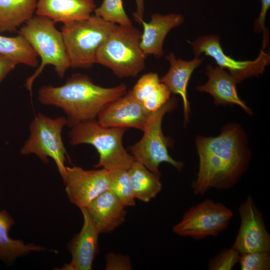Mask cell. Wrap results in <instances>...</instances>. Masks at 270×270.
I'll return each mask as SVG.
<instances>
[{"instance_id": "cell-8", "label": "cell", "mask_w": 270, "mask_h": 270, "mask_svg": "<svg viewBox=\"0 0 270 270\" xmlns=\"http://www.w3.org/2000/svg\"><path fill=\"white\" fill-rule=\"evenodd\" d=\"M66 124V117L52 118L38 113L30 124L29 138L20 150L22 155H36L46 164L48 162V158H51L62 179L66 174L67 152L62 132Z\"/></svg>"}, {"instance_id": "cell-28", "label": "cell", "mask_w": 270, "mask_h": 270, "mask_svg": "<svg viewBox=\"0 0 270 270\" xmlns=\"http://www.w3.org/2000/svg\"><path fill=\"white\" fill-rule=\"evenodd\" d=\"M160 82V79L156 74H146L140 78L131 92L134 96L142 102Z\"/></svg>"}, {"instance_id": "cell-14", "label": "cell", "mask_w": 270, "mask_h": 270, "mask_svg": "<svg viewBox=\"0 0 270 270\" xmlns=\"http://www.w3.org/2000/svg\"><path fill=\"white\" fill-rule=\"evenodd\" d=\"M84 224L80 232L74 236L68 245L72 260L64 264L61 270H90L98 252L100 234L92 220L86 208L80 209Z\"/></svg>"}, {"instance_id": "cell-31", "label": "cell", "mask_w": 270, "mask_h": 270, "mask_svg": "<svg viewBox=\"0 0 270 270\" xmlns=\"http://www.w3.org/2000/svg\"><path fill=\"white\" fill-rule=\"evenodd\" d=\"M18 64L10 58L0 54V84Z\"/></svg>"}, {"instance_id": "cell-5", "label": "cell", "mask_w": 270, "mask_h": 270, "mask_svg": "<svg viewBox=\"0 0 270 270\" xmlns=\"http://www.w3.org/2000/svg\"><path fill=\"white\" fill-rule=\"evenodd\" d=\"M126 128L104 126L96 119L84 121L71 128L70 144L74 146L83 144L94 146L99 154L96 168L102 167L108 172L128 170L135 159L122 144Z\"/></svg>"}, {"instance_id": "cell-33", "label": "cell", "mask_w": 270, "mask_h": 270, "mask_svg": "<svg viewBox=\"0 0 270 270\" xmlns=\"http://www.w3.org/2000/svg\"><path fill=\"white\" fill-rule=\"evenodd\" d=\"M136 12L133 14L134 20L140 24V20H143L144 5V0H135Z\"/></svg>"}, {"instance_id": "cell-1", "label": "cell", "mask_w": 270, "mask_h": 270, "mask_svg": "<svg viewBox=\"0 0 270 270\" xmlns=\"http://www.w3.org/2000/svg\"><path fill=\"white\" fill-rule=\"evenodd\" d=\"M198 170L192 184L193 193L203 195L212 188L228 189L248 168L251 152L246 135L238 124L224 126L214 137L197 136Z\"/></svg>"}, {"instance_id": "cell-9", "label": "cell", "mask_w": 270, "mask_h": 270, "mask_svg": "<svg viewBox=\"0 0 270 270\" xmlns=\"http://www.w3.org/2000/svg\"><path fill=\"white\" fill-rule=\"evenodd\" d=\"M233 216L232 212L225 205L206 199L186 212L172 230L180 236L194 240L216 236L228 227Z\"/></svg>"}, {"instance_id": "cell-30", "label": "cell", "mask_w": 270, "mask_h": 270, "mask_svg": "<svg viewBox=\"0 0 270 270\" xmlns=\"http://www.w3.org/2000/svg\"><path fill=\"white\" fill-rule=\"evenodd\" d=\"M107 270H132L130 261L128 256L110 252L106 256Z\"/></svg>"}, {"instance_id": "cell-18", "label": "cell", "mask_w": 270, "mask_h": 270, "mask_svg": "<svg viewBox=\"0 0 270 270\" xmlns=\"http://www.w3.org/2000/svg\"><path fill=\"white\" fill-rule=\"evenodd\" d=\"M166 58L170 64L168 72L160 79L170 94H178L182 97L184 108V126L189 122L190 105L187 96V87L192 72L200 66L202 59L199 56L190 61L176 58L174 53L170 52Z\"/></svg>"}, {"instance_id": "cell-7", "label": "cell", "mask_w": 270, "mask_h": 270, "mask_svg": "<svg viewBox=\"0 0 270 270\" xmlns=\"http://www.w3.org/2000/svg\"><path fill=\"white\" fill-rule=\"evenodd\" d=\"M176 104V98H170L161 108L153 112L142 131V138L128 148L136 160L160 176L158 167L162 162H167L179 171H182L184 167L183 162L174 160L168 154V148L170 142L164 136L162 128L164 115L173 110Z\"/></svg>"}, {"instance_id": "cell-13", "label": "cell", "mask_w": 270, "mask_h": 270, "mask_svg": "<svg viewBox=\"0 0 270 270\" xmlns=\"http://www.w3.org/2000/svg\"><path fill=\"white\" fill-rule=\"evenodd\" d=\"M152 112L148 110L130 90L108 104L96 120L108 128H132L143 131Z\"/></svg>"}, {"instance_id": "cell-15", "label": "cell", "mask_w": 270, "mask_h": 270, "mask_svg": "<svg viewBox=\"0 0 270 270\" xmlns=\"http://www.w3.org/2000/svg\"><path fill=\"white\" fill-rule=\"evenodd\" d=\"M184 18L180 14L161 15L154 14L148 22L141 20L140 24L143 27L140 46L147 56L153 55L160 58L164 54L163 44L168 32L184 22Z\"/></svg>"}, {"instance_id": "cell-16", "label": "cell", "mask_w": 270, "mask_h": 270, "mask_svg": "<svg viewBox=\"0 0 270 270\" xmlns=\"http://www.w3.org/2000/svg\"><path fill=\"white\" fill-rule=\"evenodd\" d=\"M118 198L108 190L86 208L100 233L114 231L125 220L126 212Z\"/></svg>"}, {"instance_id": "cell-22", "label": "cell", "mask_w": 270, "mask_h": 270, "mask_svg": "<svg viewBox=\"0 0 270 270\" xmlns=\"http://www.w3.org/2000/svg\"><path fill=\"white\" fill-rule=\"evenodd\" d=\"M128 172L135 198L147 202L161 191L160 176L150 172L140 162L135 160Z\"/></svg>"}, {"instance_id": "cell-17", "label": "cell", "mask_w": 270, "mask_h": 270, "mask_svg": "<svg viewBox=\"0 0 270 270\" xmlns=\"http://www.w3.org/2000/svg\"><path fill=\"white\" fill-rule=\"evenodd\" d=\"M206 74L208 77L207 82L196 88L198 91L210 94L214 98L215 104H236L240 106L248 114L252 112L238 96L236 90V82L223 68H214L208 65Z\"/></svg>"}, {"instance_id": "cell-21", "label": "cell", "mask_w": 270, "mask_h": 270, "mask_svg": "<svg viewBox=\"0 0 270 270\" xmlns=\"http://www.w3.org/2000/svg\"><path fill=\"white\" fill-rule=\"evenodd\" d=\"M14 224L13 218L6 210L0 211V260L10 263L31 252L46 250L43 246L32 244H26L23 240L11 238L8 233Z\"/></svg>"}, {"instance_id": "cell-26", "label": "cell", "mask_w": 270, "mask_h": 270, "mask_svg": "<svg viewBox=\"0 0 270 270\" xmlns=\"http://www.w3.org/2000/svg\"><path fill=\"white\" fill-rule=\"evenodd\" d=\"M238 263L241 270H269L270 252L256 251L241 253Z\"/></svg>"}, {"instance_id": "cell-27", "label": "cell", "mask_w": 270, "mask_h": 270, "mask_svg": "<svg viewBox=\"0 0 270 270\" xmlns=\"http://www.w3.org/2000/svg\"><path fill=\"white\" fill-rule=\"evenodd\" d=\"M240 254L231 247L226 248L209 260L210 270H230L238 262Z\"/></svg>"}, {"instance_id": "cell-20", "label": "cell", "mask_w": 270, "mask_h": 270, "mask_svg": "<svg viewBox=\"0 0 270 270\" xmlns=\"http://www.w3.org/2000/svg\"><path fill=\"white\" fill-rule=\"evenodd\" d=\"M36 0H0V34L15 32L34 16Z\"/></svg>"}, {"instance_id": "cell-6", "label": "cell", "mask_w": 270, "mask_h": 270, "mask_svg": "<svg viewBox=\"0 0 270 270\" xmlns=\"http://www.w3.org/2000/svg\"><path fill=\"white\" fill-rule=\"evenodd\" d=\"M114 24L96 16L64 24L61 32L72 68H88L95 63L96 54Z\"/></svg>"}, {"instance_id": "cell-23", "label": "cell", "mask_w": 270, "mask_h": 270, "mask_svg": "<svg viewBox=\"0 0 270 270\" xmlns=\"http://www.w3.org/2000/svg\"><path fill=\"white\" fill-rule=\"evenodd\" d=\"M0 54L18 64L36 68L38 64V55L28 40L22 35L9 37L0 35Z\"/></svg>"}, {"instance_id": "cell-25", "label": "cell", "mask_w": 270, "mask_h": 270, "mask_svg": "<svg viewBox=\"0 0 270 270\" xmlns=\"http://www.w3.org/2000/svg\"><path fill=\"white\" fill-rule=\"evenodd\" d=\"M94 12V15L109 22L126 26H132L124 10L122 0H104Z\"/></svg>"}, {"instance_id": "cell-32", "label": "cell", "mask_w": 270, "mask_h": 270, "mask_svg": "<svg viewBox=\"0 0 270 270\" xmlns=\"http://www.w3.org/2000/svg\"><path fill=\"white\" fill-rule=\"evenodd\" d=\"M262 8L260 16L255 22L254 30L260 32L264 30V20L266 14L270 7V0H260Z\"/></svg>"}, {"instance_id": "cell-10", "label": "cell", "mask_w": 270, "mask_h": 270, "mask_svg": "<svg viewBox=\"0 0 270 270\" xmlns=\"http://www.w3.org/2000/svg\"><path fill=\"white\" fill-rule=\"evenodd\" d=\"M190 44L195 56H199L204 54L211 56L220 67L229 70L237 83L248 78L262 74L270 62V54L262 50L254 60H236L224 52L220 39L216 35L201 36Z\"/></svg>"}, {"instance_id": "cell-24", "label": "cell", "mask_w": 270, "mask_h": 270, "mask_svg": "<svg viewBox=\"0 0 270 270\" xmlns=\"http://www.w3.org/2000/svg\"><path fill=\"white\" fill-rule=\"evenodd\" d=\"M108 190L112 192L125 207L135 205V198L130 184L127 170L109 172Z\"/></svg>"}, {"instance_id": "cell-3", "label": "cell", "mask_w": 270, "mask_h": 270, "mask_svg": "<svg viewBox=\"0 0 270 270\" xmlns=\"http://www.w3.org/2000/svg\"><path fill=\"white\" fill-rule=\"evenodd\" d=\"M142 32L133 26L114 24L98 50L95 63L119 78L136 76L145 68L146 56L140 46Z\"/></svg>"}, {"instance_id": "cell-4", "label": "cell", "mask_w": 270, "mask_h": 270, "mask_svg": "<svg viewBox=\"0 0 270 270\" xmlns=\"http://www.w3.org/2000/svg\"><path fill=\"white\" fill-rule=\"evenodd\" d=\"M50 19L34 16L17 31L29 42L41 60L39 67L26 80L25 87L32 96V86L36 78L47 65H52L60 78H63L70 68L69 58L61 31L56 28Z\"/></svg>"}, {"instance_id": "cell-12", "label": "cell", "mask_w": 270, "mask_h": 270, "mask_svg": "<svg viewBox=\"0 0 270 270\" xmlns=\"http://www.w3.org/2000/svg\"><path fill=\"white\" fill-rule=\"evenodd\" d=\"M239 230L232 246L240 254L256 251L270 252V235L263 216L249 196L238 208Z\"/></svg>"}, {"instance_id": "cell-2", "label": "cell", "mask_w": 270, "mask_h": 270, "mask_svg": "<svg viewBox=\"0 0 270 270\" xmlns=\"http://www.w3.org/2000/svg\"><path fill=\"white\" fill-rule=\"evenodd\" d=\"M127 92L124 84L104 88L94 84L88 76L78 73L62 86H42L38 100L42 104L62 109L66 116V126L72 128L81 122L96 119L108 104Z\"/></svg>"}, {"instance_id": "cell-29", "label": "cell", "mask_w": 270, "mask_h": 270, "mask_svg": "<svg viewBox=\"0 0 270 270\" xmlns=\"http://www.w3.org/2000/svg\"><path fill=\"white\" fill-rule=\"evenodd\" d=\"M170 93L161 82L142 102L144 108L150 112H154L161 108L170 98Z\"/></svg>"}, {"instance_id": "cell-11", "label": "cell", "mask_w": 270, "mask_h": 270, "mask_svg": "<svg viewBox=\"0 0 270 270\" xmlns=\"http://www.w3.org/2000/svg\"><path fill=\"white\" fill-rule=\"evenodd\" d=\"M62 180L70 201L82 209L108 189L109 172L104 168L85 170L80 166H66Z\"/></svg>"}, {"instance_id": "cell-19", "label": "cell", "mask_w": 270, "mask_h": 270, "mask_svg": "<svg viewBox=\"0 0 270 270\" xmlns=\"http://www.w3.org/2000/svg\"><path fill=\"white\" fill-rule=\"evenodd\" d=\"M96 8L94 0H36V12L66 24L87 19Z\"/></svg>"}]
</instances>
